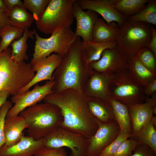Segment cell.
Masks as SVG:
<instances>
[{
	"mask_svg": "<svg viewBox=\"0 0 156 156\" xmlns=\"http://www.w3.org/2000/svg\"><path fill=\"white\" fill-rule=\"evenodd\" d=\"M87 104L90 113L98 121L107 123L115 121L110 100L88 97Z\"/></svg>",
	"mask_w": 156,
	"mask_h": 156,
	"instance_id": "obj_19",
	"label": "cell"
},
{
	"mask_svg": "<svg viewBox=\"0 0 156 156\" xmlns=\"http://www.w3.org/2000/svg\"><path fill=\"white\" fill-rule=\"evenodd\" d=\"M115 121L118 124L120 133L128 134H132L131 118L127 105L110 98Z\"/></svg>",
	"mask_w": 156,
	"mask_h": 156,
	"instance_id": "obj_23",
	"label": "cell"
},
{
	"mask_svg": "<svg viewBox=\"0 0 156 156\" xmlns=\"http://www.w3.org/2000/svg\"><path fill=\"white\" fill-rule=\"evenodd\" d=\"M50 0H24L23 6L32 14L34 20L37 21L45 11Z\"/></svg>",
	"mask_w": 156,
	"mask_h": 156,
	"instance_id": "obj_31",
	"label": "cell"
},
{
	"mask_svg": "<svg viewBox=\"0 0 156 156\" xmlns=\"http://www.w3.org/2000/svg\"><path fill=\"white\" fill-rule=\"evenodd\" d=\"M62 58L57 54H53L41 57L31 64L33 70L36 73L32 80L22 88L18 94L27 92L33 86L42 81H53V74L61 63Z\"/></svg>",
	"mask_w": 156,
	"mask_h": 156,
	"instance_id": "obj_12",
	"label": "cell"
},
{
	"mask_svg": "<svg viewBox=\"0 0 156 156\" xmlns=\"http://www.w3.org/2000/svg\"><path fill=\"white\" fill-rule=\"evenodd\" d=\"M145 101L148 102L150 104L153 108V115H156V92L153 94L151 97L147 98Z\"/></svg>",
	"mask_w": 156,
	"mask_h": 156,
	"instance_id": "obj_42",
	"label": "cell"
},
{
	"mask_svg": "<svg viewBox=\"0 0 156 156\" xmlns=\"http://www.w3.org/2000/svg\"><path fill=\"white\" fill-rule=\"evenodd\" d=\"M34 156H67L63 148H52L44 146L39 150Z\"/></svg>",
	"mask_w": 156,
	"mask_h": 156,
	"instance_id": "obj_36",
	"label": "cell"
},
{
	"mask_svg": "<svg viewBox=\"0 0 156 156\" xmlns=\"http://www.w3.org/2000/svg\"><path fill=\"white\" fill-rule=\"evenodd\" d=\"M34 34V29L33 30L28 29H25L21 38L12 42L10 45L11 47V56L14 61L21 63L28 59L27 41L29 38H32Z\"/></svg>",
	"mask_w": 156,
	"mask_h": 156,
	"instance_id": "obj_26",
	"label": "cell"
},
{
	"mask_svg": "<svg viewBox=\"0 0 156 156\" xmlns=\"http://www.w3.org/2000/svg\"><path fill=\"white\" fill-rule=\"evenodd\" d=\"M76 2L83 10L99 14L108 24L114 22L120 26L127 20L113 6L112 0H76Z\"/></svg>",
	"mask_w": 156,
	"mask_h": 156,
	"instance_id": "obj_14",
	"label": "cell"
},
{
	"mask_svg": "<svg viewBox=\"0 0 156 156\" xmlns=\"http://www.w3.org/2000/svg\"><path fill=\"white\" fill-rule=\"evenodd\" d=\"M28 127L25 120L19 115L5 118L4 124L5 142L4 145L10 146L18 142L24 136L23 131Z\"/></svg>",
	"mask_w": 156,
	"mask_h": 156,
	"instance_id": "obj_18",
	"label": "cell"
},
{
	"mask_svg": "<svg viewBox=\"0 0 156 156\" xmlns=\"http://www.w3.org/2000/svg\"><path fill=\"white\" fill-rule=\"evenodd\" d=\"M73 13L77 23L75 39L77 37H81L82 42L92 41L93 28L99 18L98 14L90 10L84 11L76 3V0L73 5Z\"/></svg>",
	"mask_w": 156,
	"mask_h": 156,
	"instance_id": "obj_15",
	"label": "cell"
},
{
	"mask_svg": "<svg viewBox=\"0 0 156 156\" xmlns=\"http://www.w3.org/2000/svg\"><path fill=\"white\" fill-rule=\"evenodd\" d=\"M81 47L86 60L89 64L98 60L103 51L107 49L116 47V42H100L93 41H82Z\"/></svg>",
	"mask_w": 156,
	"mask_h": 156,
	"instance_id": "obj_24",
	"label": "cell"
},
{
	"mask_svg": "<svg viewBox=\"0 0 156 156\" xmlns=\"http://www.w3.org/2000/svg\"><path fill=\"white\" fill-rule=\"evenodd\" d=\"M131 135L120 133L116 138L104 148L98 156H114L121 144Z\"/></svg>",
	"mask_w": 156,
	"mask_h": 156,
	"instance_id": "obj_33",
	"label": "cell"
},
{
	"mask_svg": "<svg viewBox=\"0 0 156 156\" xmlns=\"http://www.w3.org/2000/svg\"><path fill=\"white\" fill-rule=\"evenodd\" d=\"M147 47L156 56V31L152 27V36Z\"/></svg>",
	"mask_w": 156,
	"mask_h": 156,
	"instance_id": "obj_39",
	"label": "cell"
},
{
	"mask_svg": "<svg viewBox=\"0 0 156 156\" xmlns=\"http://www.w3.org/2000/svg\"><path fill=\"white\" fill-rule=\"evenodd\" d=\"M82 41L77 37L69 50L52 75L53 93L67 89L83 90L92 70L81 47Z\"/></svg>",
	"mask_w": 156,
	"mask_h": 156,
	"instance_id": "obj_2",
	"label": "cell"
},
{
	"mask_svg": "<svg viewBox=\"0 0 156 156\" xmlns=\"http://www.w3.org/2000/svg\"><path fill=\"white\" fill-rule=\"evenodd\" d=\"M6 12L9 24L24 30L30 27L34 20L32 14L23 6H16Z\"/></svg>",
	"mask_w": 156,
	"mask_h": 156,
	"instance_id": "obj_25",
	"label": "cell"
},
{
	"mask_svg": "<svg viewBox=\"0 0 156 156\" xmlns=\"http://www.w3.org/2000/svg\"><path fill=\"white\" fill-rule=\"evenodd\" d=\"M18 115L23 117L28 124V136L35 140L45 137L59 127L63 120L59 107L44 102L29 107Z\"/></svg>",
	"mask_w": 156,
	"mask_h": 156,
	"instance_id": "obj_3",
	"label": "cell"
},
{
	"mask_svg": "<svg viewBox=\"0 0 156 156\" xmlns=\"http://www.w3.org/2000/svg\"><path fill=\"white\" fill-rule=\"evenodd\" d=\"M133 22H141L156 25V0H149L145 7L136 14L127 18Z\"/></svg>",
	"mask_w": 156,
	"mask_h": 156,
	"instance_id": "obj_29",
	"label": "cell"
},
{
	"mask_svg": "<svg viewBox=\"0 0 156 156\" xmlns=\"http://www.w3.org/2000/svg\"><path fill=\"white\" fill-rule=\"evenodd\" d=\"M144 92L147 98L151 97L156 92V79L150 82L144 88Z\"/></svg>",
	"mask_w": 156,
	"mask_h": 156,
	"instance_id": "obj_38",
	"label": "cell"
},
{
	"mask_svg": "<svg viewBox=\"0 0 156 156\" xmlns=\"http://www.w3.org/2000/svg\"><path fill=\"white\" fill-rule=\"evenodd\" d=\"M9 93L6 91H0V109L2 105L6 101L10 96Z\"/></svg>",
	"mask_w": 156,
	"mask_h": 156,
	"instance_id": "obj_43",
	"label": "cell"
},
{
	"mask_svg": "<svg viewBox=\"0 0 156 156\" xmlns=\"http://www.w3.org/2000/svg\"><path fill=\"white\" fill-rule=\"evenodd\" d=\"M54 83L53 81H47L42 86L37 83L31 90L12 96L11 102L14 105L8 112L6 118L18 115L25 109L43 100L46 96L53 92Z\"/></svg>",
	"mask_w": 156,
	"mask_h": 156,
	"instance_id": "obj_10",
	"label": "cell"
},
{
	"mask_svg": "<svg viewBox=\"0 0 156 156\" xmlns=\"http://www.w3.org/2000/svg\"><path fill=\"white\" fill-rule=\"evenodd\" d=\"M75 0H50L41 16L36 21L37 28L45 34L70 27L74 16L73 5Z\"/></svg>",
	"mask_w": 156,
	"mask_h": 156,
	"instance_id": "obj_6",
	"label": "cell"
},
{
	"mask_svg": "<svg viewBox=\"0 0 156 156\" xmlns=\"http://www.w3.org/2000/svg\"><path fill=\"white\" fill-rule=\"evenodd\" d=\"M130 156H156L152 149L144 144H137Z\"/></svg>",
	"mask_w": 156,
	"mask_h": 156,
	"instance_id": "obj_37",
	"label": "cell"
},
{
	"mask_svg": "<svg viewBox=\"0 0 156 156\" xmlns=\"http://www.w3.org/2000/svg\"><path fill=\"white\" fill-rule=\"evenodd\" d=\"M1 38H0V42H1Z\"/></svg>",
	"mask_w": 156,
	"mask_h": 156,
	"instance_id": "obj_47",
	"label": "cell"
},
{
	"mask_svg": "<svg viewBox=\"0 0 156 156\" xmlns=\"http://www.w3.org/2000/svg\"><path fill=\"white\" fill-rule=\"evenodd\" d=\"M119 26L114 22L108 24L104 20L98 18L93 30V40L100 42L116 41Z\"/></svg>",
	"mask_w": 156,
	"mask_h": 156,
	"instance_id": "obj_21",
	"label": "cell"
},
{
	"mask_svg": "<svg viewBox=\"0 0 156 156\" xmlns=\"http://www.w3.org/2000/svg\"><path fill=\"white\" fill-rule=\"evenodd\" d=\"M114 75L99 73L92 70L83 92L88 97L110 100L109 87Z\"/></svg>",
	"mask_w": 156,
	"mask_h": 156,
	"instance_id": "obj_16",
	"label": "cell"
},
{
	"mask_svg": "<svg viewBox=\"0 0 156 156\" xmlns=\"http://www.w3.org/2000/svg\"><path fill=\"white\" fill-rule=\"evenodd\" d=\"M0 9L3 10L5 11L8 10L3 0H0Z\"/></svg>",
	"mask_w": 156,
	"mask_h": 156,
	"instance_id": "obj_45",
	"label": "cell"
},
{
	"mask_svg": "<svg viewBox=\"0 0 156 156\" xmlns=\"http://www.w3.org/2000/svg\"><path fill=\"white\" fill-rule=\"evenodd\" d=\"M150 121L152 125L155 129H156V115H153L151 117Z\"/></svg>",
	"mask_w": 156,
	"mask_h": 156,
	"instance_id": "obj_44",
	"label": "cell"
},
{
	"mask_svg": "<svg viewBox=\"0 0 156 156\" xmlns=\"http://www.w3.org/2000/svg\"><path fill=\"white\" fill-rule=\"evenodd\" d=\"M149 1L112 0L113 6L127 19L143 9Z\"/></svg>",
	"mask_w": 156,
	"mask_h": 156,
	"instance_id": "obj_28",
	"label": "cell"
},
{
	"mask_svg": "<svg viewBox=\"0 0 156 156\" xmlns=\"http://www.w3.org/2000/svg\"><path fill=\"white\" fill-rule=\"evenodd\" d=\"M7 10H10L16 6H23V2L21 0H3Z\"/></svg>",
	"mask_w": 156,
	"mask_h": 156,
	"instance_id": "obj_40",
	"label": "cell"
},
{
	"mask_svg": "<svg viewBox=\"0 0 156 156\" xmlns=\"http://www.w3.org/2000/svg\"><path fill=\"white\" fill-rule=\"evenodd\" d=\"M131 137L138 144H144L149 147L156 155V129L150 120Z\"/></svg>",
	"mask_w": 156,
	"mask_h": 156,
	"instance_id": "obj_27",
	"label": "cell"
},
{
	"mask_svg": "<svg viewBox=\"0 0 156 156\" xmlns=\"http://www.w3.org/2000/svg\"><path fill=\"white\" fill-rule=\"evenodd\" d=\"M87 98L83 91L70 88L51 93L43 100L60 109L63 117L60 127L88 138L96 132L98 124L89 110Z\"/></svg>",
	"mask_w": 156,
	"mask_h": 156,
	"instance_id": "obj_1",
	"label": "cell"
},
{
	"mask_svg": "<svg viewBox=\"0 0 156 156\" xmlns=\"http://www.w3.org/2000/svg\"><path fill=\"white\" fill-rule=\"evenodd\" d=\"M152 27L146 23L127 20L119 27L116 41L119 52L128 59L136 57L147 47L151 37Z\"/></svg>",
	"mask_w": 156,
	"mask_h": 156,
	"instance_id": "obj_5",
	"label": "cell"
},
{
	"mask_svg": "<svg viewBox=\"0 0 156 156\" xmlns=\"http://www.w3.org/2000/svg\"><path fill=\"white\" fill-rule=\"evenodd\" d=\"M5 12L6 11H5L4 10L0 9V14L3 13Z\"/></svg>",
	"mask_w": 156,
	"mask_h": 156,
	"instance_id": "obj_46",
	"label": "cell"
},
{
	"mask_svg": "<svg viewBox=\"0 0 156 156\" xmlns=\"http://www.w3.org/2000/svg\"><path fill=\"white\" fill-rule=\"evenodd\" d=\"M34 29L36 40L31 64L41 57L50 55L53 52L63 57L75 40V32L70 27L56 31L47 38L40 36L36 30Z\"/></svg>",
	"mask_w": 156,
	"mask_h": 156,
	"instance_id": "obj_8",
	"label": "cell"
},
{
	"mask_svg": "<svg viewBox=\"0 0 156 156\" xmlns=\"http://www.w3.org/2000/svg\"><path fill=\"white\" fill-rule=\"evenodd\" d=\"M144 88L133 78L128 69L114 75L109 87L110 98L127 105L140 104L147 98Z\"/></svg>",
	"mask_w": 156,
	"mask_h": 156,
	"instance_id": "obj_7",
	"label": "cell"
},
{
	"mask_svg": "<svg viewBox=\"0 0 156 156\" xmlns=\"http://www.w3.org/2000/svg\"><path fill=\"white\" fill-rule=\"evenodd\" d=\"M44 138L45 146L67 147L71 151V156H86L87 138L81 134L60 127Z\"/></svg>",
	"mask_w": 156,
	"mask_h": 156,
	"instance_id": "obj_9",
	"label": "cell"
},
{
	"mask_svg": "<svg viewBox=\"0 0 156 156\" xmlns=\"http://www.w3.org/2000/svg\"><path fill=\"white\" fill-rule=\"evenodd\" d=\"M45 138L35 140L23 136L16 144L10 146L3 145L0 148V156H34L44 146Z\"/></svg>",
	"mask_w": 156,
	"mask_h": 156,
	"instance_id": "obj_17",
	"label": "cell"
},
{
	"mask_svg": "<svg viewBox=\"0 0 156 156\" xmlns=\"http://www.w3.org/2000/svg\"><path fill=\"white\" fill-rule=\"evenodd\" d=\"M12 107L11 102L7 100L0 109V148L5 142L4 131L5 120L8 112Z\"/></svg>",
	"mask_w": 156,
	"mask_h": 156,
	"instance_id": "obj_35",
	"label": "cell"
},
{
	"mask_svg": "<svg viewBox=\"0 0 156 156\" xmlns=\"http://www.w3.org/2000/svg\"><path fill=\"white\" fill-rule=\"evenodd\" d=\"M128 61V70L131 75L138 83L144 88L156 79V73L145 67L136 57L129 58Z\"/></svg>",
	"mask_w": 156,
	"mask_h": 156,
	"instance_id": "obj_22",
	"label": "cell"
},
{
	"mask_svg": "<svg viewBox=\"0 0 156 156\" xmlns=\"http://www.w3.org/2000/svg\"><path fill=\"white\" fill-rule=\"evenodd\" d=\"M128 59L120 54L116 47L107 49L98 61L89 64L92 70L99 73L115 74L128 69Z\"/></svg>",
	"mask_w": 156,
	"mask_h": 156,
	"instance_id": "obj_13",
	"label": "cell"
},
{
	"mask_svg": "<svg viewBox=\"0 0 156 156\" xmlns=\"http://www.w3.org/2000/svg\"><path fill=\"white\" fill-rule=\"evenodd\" d=\"M127 106L131 122L132 134H134L150 120L153 115V108L146 101Z\"/></svg>",
	"mask_w": 156,
	"mask_h": 156,
	"instance_id": "obj_20",
	"label": "cell"
},
{
	"mask_svg": "<svg viewBox=\"0 0 156 156\" xmlns=\"http://www.w3.org/2000/svg\"><path fill=\"white\" fill-rule=\"evenodd\" d=\"M136 57L145 67L156 73V56L147 47L142 49Z\"/></svg>",
	"mask_w": 156,
	"mask_h": 156,
	"instance_id": "obj_32",
	"label": "cell"
},
{
	"mask_svg": "<svg viewBox=\"0 0 156 156\" xmlns=\"http://www.w3.org/2000/svg\"><path fill=\"white\" fill-rule=\"evenodd\" d=\"M11 51L8 47L0 53V91H6L13 96L29 82L35 74L30 63L14 61Z\"/></svg>",
	"mask_w": 156,
	"mask_h": 156,
	"instance_id": "obj_4",
	"label": "cell"
},
{
	"mask_svg": "<svg viewBox=\"0 0 156 156\" xmlns=\"http://www.w3.org/2000/svg\"><path fill=\"white\" fill-rule=\"evenodd\" d=\"M9 24V18L6 12L0 14V30Z\"/></svg>",
	"mask_w": 156,
	"mask_h": 156,
	"instance_id": "obj_41",
	"label": "cell"
},
{
	"mask_svg": "<svg viewBox=\"0 0 156 156\" xmlns=\"http://www.w3.org/2000/svg\"><path fill=\"white\" fill-rule=\"evenodd\" d=\"M24 31V30L9 24L0 30V53L8 47L15 39L21 38Z\"/></svg>",
	"mask_w": 156,
	"mask_h": 156,
	"instance_id": "obj_30",
	"label": "cell"
},
{
	"mask_svg": "<svg viewBox=\"0 0 156 156\" xmlns=\"http://www.w3.org/2000/svg\"><path fill=\"white\" fill-rule=\"evenodd\" d=\"M137 144L136 141L130 137L121 144L114 156H130Z\"/></svg>",
	"mask_w": 156,
	"mask_h": 156,
	"instance_id": "obj_34",
	"label": "cell"
},
{
	"mask_svg": "<svg viewBox=\"0 0 156 156\" xmlns=\"http://www.w3.org/2000/svg\"><path fill=\"white\" fill-rule=\"evenodd\" d=\"M98 124L95 133L87 138L86 156H98L120 133L119 127L115 121L107 123L98 121Z\"/></svg>",
	"mask_w": 156,
	"mask_h": 156,
	"instance_id": "obj_11",
	"label": "cell"
}]
</instances>
